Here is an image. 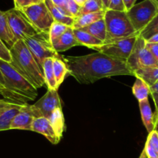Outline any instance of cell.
<instances>
[{
  "instance_id": "e0dca14e",
  "label": "cell",
  "mask_w": 158,
  "mask_h": 158,
  "mask_svg": "<svg viewBox=\"0 0 158 158\" xmlns=\"http://www.w3.org/2000/svg\"><path fill=\"white\" fill-rule=\"evenodd\" d=\"M0 40L9 47H12L16 40L14 37L6 16L5 12L0 10Z\"/></svg>"
},
{
  "instance_id": "5b68a950",
  "label": "cell",
  "mask_w": 158,
  "mask_h": 158,
  "mask_svg": "<svg viewBox=\"0 0 158 158\" xmlns=\"http://www.w3.org/2000/svg\"><path fill=\"white\" fill-rule=\"evenodd\" d=\"M23 42L42 70L43 62L46 59L61 58V56L54 50L48 32H37L32 36L26 37Z\"/></svg>"
},
{
  "instance_id": "f35d334b",
  "label": "cell",
  "mask_w": 158,
  "mask_h": 158,
  "mask_svg": "<svg viewBox=\"0 0 158 158\" xmlns=\"http://www.w3.org/2000/svg\"><path fill=\"white\" fill-rule=\"evenodd\" d=\"M122 2H123L124 6L125 8V11L127 12L136 4V0H122Z\"/></svg>"
},
{
  "instance_id": "ba28073f",
  "label": "cell",
  "mask_w": 158,
  "mask_h": 158,
  "mask_svg": "<svg viewBox=\"0 0 158 158\" xmlns=\"http://www.w3.org/2000/svg\"><path fill=\"white\" fill-rule=\"evenodd\" d=\"M126 64L133 73L141 68L158 66V61L146 47V41L139 35L126 60Z\"/></svg>"
},
{
  "instance_id": "d590c367",
  "label": "cell",
  "mask_w": 158,
  "mask_h": 158,
  "mask_svg": "<svg viewBox=\"0 0 158 158\" xmlns=\"http://www.w3.org/2000/svg\"><path fill=\"white\" fill-rule=\"evenodd\" d=\"M14 2V8L18 10L23 9L25 7L31 6L33 4V0H13Z\"/></svg>"
},
{
  "instance_id": "f1b7e54d",
  "label": "cell",
  "mask_w": 158,
  "mask_h": 158,
  "mask_svg": "<svg viewBox=\"0 0 158 158\" xmlns=\"http://www.w3.org/2000/svg\"><path fill=\"white\" fill-rule=\"evenodd\" d=\"M158 34V14L150 21V23L139 32V35L145 41H147L150 37Z\"/></svg>"
},
{
  "instance_id": "f546056e",
  "label": "cell",
  "mask_w": 158,
  "mask_h": 158,
  "mask_svg": "<svg viewBox=\"0 0 158 158\" xmlns=\"http://www.w3.org/2000/svg\"><path fill=\"white\" fill-rule=\"evenodd\" d=\"M68 28H69V26H66V25L63 24V23L54 22L53 24L51 25L50 28L49 32H48V35H49L51 43H54L55 40L60 38L68 30Z\"/></svg>"
},
{
  "instance_id": "60d3db41",
  "label": "cell",
  "mask_w": 158,
  "mask_h": 158,
  "mask_svg": "<svg viewBox=\"0 0 158 158\" xmlns=\"http://www.w3.org/2000/svg\"><path fill=\"white\" fill-rule=\"evenodd\" d=\"M146 42L148 43H158V34L153 35V36L150 37V38Z\"/></svg>"
},
{
  "instance_id": "7bdbcfd3",
  "label": "cell",
  "mask_w": 158,
  "mask_h": 158,
  "mask_svg": "<svg viewBox=\"0 0 158 158\" xmlns=\"http://www.w3.org/2000/svg\"><path fill=\"white\" fill-rule=\"evenodd\" d=\"M154 124L155 128L158 127V113H155L154 114Z\"/></svg>"
},
{
  "instance_id": "83f0119b",
  "label": "cell",
  "mask_w": 158,
  "mask_h": 158,
  "mask_svg": "<svg viewBox=\"0 0 158 158\" xmlns=\"http://www.w3.org/2000/svg\"><path fill=\"white\" fill-rule=\"evenodd\" d=\"M103 10H105V9L104 7L103 4H102V0H87L84 3L83 6H81L77 16L86 13L100 12V11Z\"/></svg>"
},
{
  "instance_id": "484cf974",
  "label": "cell",
  "mask_w": 158,
  "mask_h": 158,
  "mask_svg": "<svg viewBox=\"0 0 158 158\" xmlns=\"http://www.w3.org/2000/svg\"><path fill=\"white\" fill-rule=\"evenodd\" d=\"M132 90L133 94L137 99L138 101H142L148 99V96L150 94V86L139 78H136V81L133 83Z\"/></svg>"
},
{
  "instance_id": "277c9868",
  "label": "cell",
  "mask_w": 158,
  "mask_h": 158,
  "mask_svg": "<svg viewBox=\"0 0 158 158\" xmlns=\"http://www.w3.org/2000/svg\"><path fill=\"white\" fill-rule=\"evenodd\" d=\"M104 20L106 26V40L103 43L139 35L133 28L126 12L107 9L105 10Z\"/></svg>"
},
{
  "instance_id": "9c48e42d",
  "label": "cell",
  "mask_w": 158,
  "mask_h": 158,
  "mask_svg": "<svg viewBox=\"0 0 158 158\" xmlns=\"http://www.w3.org/2000/svg\"><path fill=\"white\" fill-rule=\"evenodd\" d=\"M137 37L138 35L117 41L102 43L100 46H93L91 49L126 63Z\"/></svg>"
},
{
  "instance_id": "9a60e30c",
  "label": "cell",
  "mask_w": 158,
  "mask_h": 158,
  "mask_svg": "<svg viewBox=\"0 0 158 158\" xmlns=\"http://www.w3.org/2000/svg\"><path fill=\"white\" fill-rule=\"evenodd\" d=\"M139 106L143 123L147 132L150 134L153 130H156V128L154 124V114L152 112L148 99L139 101Z\"/></svg>"
},
{
  "instance_id": "3957f363",
  "label": "cell",
  "mask_w": 158,
  "mask_h": 158,
  "mask_svg": "<svg viewBox=\"0 0 158 158\" xmlns=\"http://www.w3.org/2000/svg\"><path fill=\"white\" fill-rule=\"evenodd\" d=\"M0 71L9 92L20 104H26L37 97V89L33 86L10 63L0 59Z\"/></svg>"
},
{
  "instance_id": "cb8c5ba5",
  "label": "cell",
  "mask_w": 158,
  "mask_h": 158,
  "mask_svg": "<svg viewBox=\"0 0 158 158\" xmlns=\"http://www.w3.org/2000/svg\"><path fill=\"white\" fill-rule=\"evenodd\" d=\"M53 69H54V78L56 80L57 89L62 84L65 77L68 74V69L67 65L62 58H54L53 60Z\"/></svg>"
},
{
  "instance_id": "bcb514c9",
  "label": "cell",
  "mask_w": 158,
  "mask_h": 158,
  "mask_svg": "<svg viewBox=\"0 0 158 158\" xmlns=\"http://www.w3.org/2000/svg\"><path fill=\"white\" fill-rule=\"evenodd\" d=\"M139 158H147V155H146L145 151H144V150H143V151L141 152V154H140V155H139Z\"/></svg>"
},
{
  "instance_id": "603a6c76",
  "label": "cell",
  "mask_w": 158,
  "mask_h": 158,
  "mask_svg": "<svg viewBox=\"0 0 158 158\" xmlns=\"http://www.w3.org/2000/svg\"><path fill=\"white\" fill-rule=\"evenodd\" d=\"M53 60L54 58H47L44 60L43 64V73L45 80V84L47 89H55L57 90L56 80L54 78V69H53Z\"/></svg>"
},
{
  "instance_id": "ab89813d",
  "label": "cell",
  "mask_w": 158,
  "mask_h": 158,
  "mask_svg": "<svg viewBox=\"0 0 158 158\" xmlns=\"http://www.w3.org/2000/svg\"><path fill=\"white\" fill-rule=\"evenodd\" d=\"M152 96V98H153V102L155 103V106H156V112L158 113V93H154L151 92L150 93Z\"/></svg>"
},
{
  "instance_id": "8fae6325",
  "label": "cell",
  "mask_w": 158,
  "mask_h": 158,
  "mask_svg": "<svg viewBox=\"0 0 158 158\" xmlns=\"http://www.w3.org/2000/svg\"><path fill=\"white\" fill-rule=\"evenodd\" d=\"M43 117L38 109L33 105L25 104L15 115L11 124L10 130H23L32 131L34 119Z\"/></svg>"
},
{
  "instance_id": "b9f144b4",
  "label": "cell",
  "mask_w": 158,
  "mask_h": 158,
  "mask_svg": "<svg viewBox=\"0 0 158 158\" xmlns=\"http://www.w3.org/2000/svg\"><path fill=\"white\" fill-rule=\"evenodd\" d=\"M150 93L151 92L158 93V83H155V84H153V86H150Z\"/></svg>"
},
{
  "instance_id": "c3c4849f",
  "label": "cell",
  "mask_w": 158,
  "mask_h": 158,
  "mask_svg": "<svg viewBox=\"0 0 158 158\" xmlns=\"http://www.w3.org/2000/svg\"><path fill=\"white\" fill-rule=\"evenodd\" d=\"M153 2H155V4L156 5V7H157V9H158V0H153Z\"/></svg>"
},
{
  "instance_id": "1f68e13d",
  "label": "cell",
  "mask_w": 158,
  "mask_h": 158,
  "mask_svg": "<svg viewBox=\"0 0 158 158\" xmlns=\"http://www.w3.org/2000/svg\"><path fill=\"white\" fill-rule=\"evenodd\" d=\"M65 7L68 13L74 18L77 16L81 9V6H78L74 0H65Z\"/></svg>"
},
{
  "instance_id": "7402d4cb",
  "label": "cell",
  "mask_w": 158,
  "mask_h": 158,
  "mask_svg": "<svg viewBox=\"0 0 158 158\" xmlns=\"http://www.w3.org/2000/svg\"><path fill=\"white\" fill-rule=\"evenodd\" d=\"M74 35L77 41L80 43L81 46H85L86 47L91 49L93 46H100L102 45V42L96 39L91 34L85 32L82 29H73Z\"/></svg>"
},
{
  "instance_id": "5bb4252c",
  "label": "cell",
  "mask_w": 158,
  "mask_h": 158,
  "mask_svg": "<svg viewBox=\"0 0 158 158\" xmlns=\"http://www.w3.org/2000/svg\"><path fill=\"white\" fill-rule=\"evenodd\" d=\"M73 27H69L68 30L61 35L59 39L52 43L53 47L57 52H64L68 50L74 46H81L80 43L77 41L73 32Z\"/></svg>"
},
{
  "instance_id": "f6af8a7d",
  "label": "cell",
  "mask_w": 158,
  "mask_h": 158,
  "mask_svg": "<svg viewBox=\"0 0 158 158\" xmlns=\"http://www.w3.org/2000/svg\"><path fill=\"white\" fill-rule=\"evenodd\" d=\"M86 1H87V0H74V2H75L77 3V4L78 5V6H83V4Z\"/></svg>"
},
{
  "instance_id": "681fc988",
  "label": "cell",
  "mask_w": 158,
  "mask_h": 158,
  "mask_svg": "<svg viewBox=\"0 0 158 158\" xmlns=\"http://www.w3.org/2000/svg\"><path fill=\"white\" fill-rule=\"evenodd\" d=\"M149 158H158V157H149Z\"/></svg>"
},
{
  "instance_id": "4dcf8cb0",
  "label": "cell",
  "mask_w": 158,
  "mask_h": 158,
  "mask_svg": "<svg viewBox=\"0 0 158 158\" xmlns=\"http://www.w3.org/2000/svg\"><path fill=\"white\" fill-rule=\"evenodd\" d=\"M0 95L5 99V100H7L9 101L13 102V103H19L17 102L15 97L11 94L9 91V89H7L6 86V83H5L4 78H3V76L2 74L1 71H0ZM20 104V103H19Z\"/></svg>"
},
{
  "instance_id": "d6986e66",
  "label": "cell",
  "mask_w": 158,
  "mask_h": 158,
  "mask_svg": "<svg viewBox=\"0 0 158 158\" xmlns=\"http://www.w3.org/2000/svg\"><path fill=\"white\" fill-rule=\"evenodd\" d=\"M136 78H139L145 81L150 86L158 83V66L145 67L137 69L133 73Z\"/></svg>"
},
{
  "instance_id": "30bf717a",
  "label": "cell",
  "mask_w": 158,
  "mask_h": 158,
  "mask_svg": "<svg viewBox=\"0 0 158 158\" xmlns=\"http://www.w3.org/2000/svg\"><path fill=\"white\" fill-rule=\"evenodd\" d=\"M5 14L7 18L9 28L16 41L20 40H23L26 37L32 36L37 33V31L28 21L21 11L13 8L6 11Z\"/></svg>"
},
{
  "instance_id": "d6a6232c",
  "label": "cell",
  "mask_w": 158,
  "mask_h": 158,
  "mask_svg": "<svg viewBox=\"0 0 158 158\" xmlns=\"http://www.w3.org/2000/svg\"><path fill=\"white\" fill-rule=\"evenodd\" d=\"M0 59L8 63H11L12 61L9 47L1 40H0Z\"/></svg>"
},
{
  "instance_id": "d4e9b609",
  "label": "cell",
  "mask_w": 158,
  "mask_h": 158,
  "mask_svg": "<svg viewBox=\"0 0 158 158\" xmlns=\"http://www.w3.org/2000/svg\"><path fill=\"white\" fill-rule=\"evenodd\" d=\"M143 150L147 158L158 157V131L156 129L149 134Z\"/></svg>"
},
{
  "instance_id": "7a4b0ae2",
  "label": "cell",
  "mask_w": 158,
  "mask_h": 158,
  "mask_svg": "<svg viewBox=\"0 0 158 158\" xmlns=\"http://www.w3.org/2000/svg\"><path fill=\"white\" fill-rule=\"evenodd\" d=\"M11 64L37 89L44 86L45 80L43 70L40 69L35 58L23 40H17L9 48Z\"/></svg>"
},
{
  "instance_id": "836d02e7",
  "label": "cell",
  "mask_w": 158,
  "mask_h": 158,
  "mask_svg": "<svg viewBox=\"0 0 158 158\" xmlns=\"http://www.w3.org/2000/svg\"><path fill=\"white\" fill-rule=\"evenodd\" d=\"M108 9L119 12H126L122 0H108Z\"/></svg>"
},
{
  "instance_id": "7dc6e473",
  "label": "cell",
  "mask_w": 158,
  "mask_h": 158,
  "mask_svg": "<svg viewBox=\"0 0 158 158\" xmlns=\"http://www.w3.org/2000/svg\"><path fill=\"white\" fill-rule=\"evenodd\" d=\"M45 0H33V4H38V3H41V2H44Z\"/></svg>"
},
{
  "instance_id": "ffe728a7",
  "label": "cell",
  "mask_w": 158,
  "mask_h": 158,
  "mask_svg": "<svg viewBox=\"0 0 158 158\" xmlns=\"http://www.w3.org/2000/svg\"><path fill=\"white\" fill-rule=\"evenodd\" d=\"M50 123L52 125L56 134L59 140H61L63 133L65 129V123H64V117L62 108L55 110L50 116L48 118Z\"/></svg>"
},
{
  "instance_id": "7c38bea8",
  "label": "cell",
  "mask_w": 158,
  "mask_h": 158,
  "mask_svg": "<svg viewBox=\"0 0 158 158\" xmlns=\"http://www.w3.org/2000/svg\"><path fill=\"white\" fill-rule=\"evenodd\" d=\"M33 105L40 110L43 117L47 119L55 110L62 108L60 97L55 89H47L46 94Z\"/></svg>"
},
{
  "instance_id": "4fadbf2b",
  "label": "cell",
  "mask_w": 158,
  "mask_h": 158,
  "mask_svg": "<svg viewBox=\"0 0 158 158\" xmlns=\"http://www.w3.org/2000/svg\"><path fill=\"white\" fill-rule=\"evenodd\" d=\"M32 131L39 133L44 136L52 144H57L60 141L57 137L49 120L44 117L34 119L32 126Z\"/></svg>"
},
{
  "instance_id": "ac0fdd59",
  "label": "cell",
  "mask_w": 158,
  "mask_h": 158,
  "mask_svg": "<svg viewBox=\"0 0 158 158\" xmlns=\"http://www.w3.org/2000/svg\"><path fill=\"white\" fill-rule=\"evenodd\" d=\"M45 4L47 6L48 9L50 12L53 18H54V22L63 23L69 27H73L74 22V18L71 16H68L64 11L59 9L58 7L55 6L50 0H45Z\"/></svg>"
},
{
  "instance_id": "2e32d148",
  "label": "cell",
  "mask_w": 158,
  "mask_h": 158,
  "mask_svg": "<svg viewBox=\"0 0 158 158\" xmlns=\"http://www.w3.org/2000/svg\"><path fill=\"white\" fill-rule=\"evenodd\" d=\"M105 10L100 11V12H91V13H86L84 15H79V16L74 18L73 29H80L82 28L88 26L99 20L104 19L105 16Z\"/></svg>"
},
{
  "instance_id": "4316f807",
  "label": "cell",
  "mask_w": 158,
  "mask_h": 158,
  "mask_svg": "<svg viewBox=\"0 0 158 158\" xmlns=\"http://www.w3.org/2000/svg\"><path fill=\"white\" fill-rule=\"evenodd\" d=\"M23 105L25 104H20L15 106V107L11 108V109L8 110L4 114L0 116V131L10 130L12 120L15 118V115L18 114L20 110L21 109Z\"/></svg>"
},
{
  "instance_id": "8d00e7d4",
  "label": "cell",
  "mask_w": 158,
  "mask_h": 158,
  "mask_svg": "<svg viewBox=\"0 0 158 158\" xmlns=\"http://www.w3.org/2000/svg\"><path fill=\"white\" fill-rule=\"evenodd\" d=\"M146 47L158 61V43H148L146 42Z\"/></svg>"
},
{
  "instance_id": "74e56055",
  "label": "cell",
  "mask_w": 158,
  "mask_h": 158,
  "mask_svg": "<svg viewBox=\"0 0 158 158\" xmlns=\"http://www.w3.org/2000/svg\"><path fill=\"white\" fill-rule=\"evenodd\" d=\"M50 1L52 2L57 7H58L59 9H61L62 11H64L68 16L72 17L69 13H68V11H67L66 7H65V0H50ZM73 18H74V17H73Z\"/></svg>"
},
{
  "instance_id": "ee69618b",
  "label": "cell",
  "mask_w": 158,
  "mask_h": 158,
  "mask_svg": "<svg viewBox=\"0 0 158 158\" xmlns=\"http://www.w3.org/2000/svg\"><path fill=\"white\" fill-rule=\"evenodd\" d=\"M102 4H103L104 7H105V10H107L108 9V0H102Z\"/></svg>"
},
{
  "instance_id": "8992f818",
  "label": "cell",
  "mask_w": 158,
  "mask_h": 158,
  "mask_svg": "<svg viewBox=\"0 0 158 158\" xmlns=\"http://www.w3.org/2000/svg\"><path fill=\"white\" fill-rule=\"evenodd\" d=\"M127 15L136 32H139L158 14L156 5L153 0H143L135 4L126 12Z\"/></svg>"
},
{
  "instance_id": "6da1fadb",
  "label": "cell",
  "mask_w": 158,
  "mask_h": 158,
  "mask_svg": "<svg viewBox=\"0 0 158 158\" xmlns=\"http://www.w3.org/2000/svg\"><path fill=\"white\" fill-rule=\"evenodd\" d=\"M68 74L81 84H90L116 76H133L125 62L101 52L84 56H64Z\"/></svg>"
},
{
  "instance_id": "52a82bcc",
  "label": "cell",
  "mask_w": 158,
  "mask_h": 158,
  "mask_svg": "<svg viewBox=\"0 0 158 158\" xmlns=\"http://www.w3.org/2000/svg\"><path fill=\"white\" fill-rule=\"evenodd\" d=\"M20 11L23 12L37 32H49L54 20L45 2L33 4Z\"/></svg>"
},
{
  "instance_id": "e575fe53",
  "label": "cell",
  "mask_w": 158,
  "mask_h": 158,
  "mask_svg": "<svg viewBox=\"0 0 158 158\" xmlns=\"http://www.w3.org/2000/svg\"><path fill=\"white\" fill-rule=\"evenodd\" d=\"M18 105L20 104L9 101V100H5V99H0V116L4 114L6 111H7L8 110L11 109L12 107H15V106H18Z\"/></svg>"
},
{
  "instance_id": "44dd1931",
  "label": "cell",
  "mask_w": 158,
  "mask_h": 158,
  "mask_svg": "<svg viewBox=\"0 0 158 158\" xmlns=\"http://www.w3.org/2000/svg\"><path fill=\"white\" fill-rule=\"evenodd\" d=\"M80 29H82L85 32L91 34V35L102 41V43H104L106 40V26H105L104 19Z\"/></svg>"
}]
</instances>
